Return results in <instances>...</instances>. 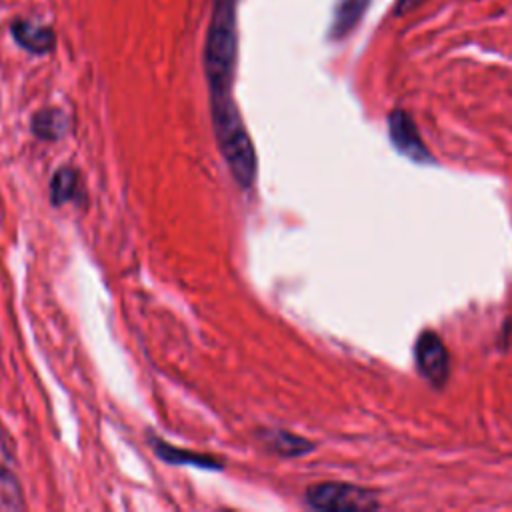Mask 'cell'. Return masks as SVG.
Here are the masks:
<instances>
[{
  "instance_id": "4",
  "label": "cell",
  "mask_w": 512,
  "mask_h": 512,
  "mask_svg": "<svg viewBox=\"0 0 512 512\" xmlns=\"http://www.w3.org/2000/svg\"><path fill=\"white\" fill-rule=\"evenodd\" d=\"M390 136H392V142L396 144V148L410 156L412 160H426L430 154L428 150L424 148V142L420 140V134L412 122V118L404 112V110H394L390 114Z\"/></svg>"
},
{
  "instance_id": "7",
  "label": "cell",
  "mask_w": 512,
  "mask_h": 512,
  "mask_svg": "<svg viewBox=\"0 0 512 512\" xmlns=\"http://www.w3.org/2000/svg\"><path fill=\"white\" fill-rule=\"evenodd\" d=\"M150 444L154 446V452L170 462V464H190V466H198V468H206V470H220L222 468V462L212 458V456H204V454H194V452H188V450H182V448H176L172 444H166L162 442L160 438H152Z\"/></svg>"
},
{
  "instance_id": "9",
  "label": "cell",
  "mask_w": 512,
  "mask_h": 512,
  "mask_svg": "<svg viewBox=\"0 0 512 512\" xmlns=\"http://www.w3.org/2000/svg\"><path fill=\"white\" fill-rule=\"evenodd\" d=\"M264 440L270 446V450L278 452L280 456H300V454L312 450V444L308 440L294 436L290 432H284V430L266 432Z\"/></svg>"
},
{
  "instance_id": "2",
  "label": "cell",
  "mask_w": 512,
  "mask_h": 512,
  "mask_svg": "<svg viewBox=\"0 0 512 512\" xmlns=\"http://www.w3.org/2000/svg\"><path fill=\"white\" fill-rule=\"evenodd\" d=\"M306 500L318 510H374L378 506L376 496L364 488L350 484H316L308 490Z\"/></svg>"
},
{
  "instance_id": "6",
  "label": "cell",
  "mask_w": 512,
  "mask_h": 512,
  "mask_svg": "<svg viewBox=\"0 0 512 512\" xmlns=\"http://www.w3.org/2000/svg\"><path fill=\"white\" fill-rule=\"evenodd\" d=\"M372 0H336L332 24H330V38L342 40L348 36L366 14V8Z\"/></svg>"
},
{
  "instance_id": "11",
  "label": "cell",
  "mask_w": 512,
  "mask_h": 512,
  "mask_svg": "<svg viewBox=\"0 0 512 512\" xmlns=\"http://www.w3.org/2000/svg\"><path fill=\"white\" fill-rule=\"evenodd\" d=\"M422 2H426V0H398L394 4V14H406L410 10H416Z\"/></svg>"
},
{
  "instance_id": "1",
  "label": "cell",
  "mask_w": 512,
  "mask_h": 512,
  "mask_svg": "<svg viewBox=\"0 0 512 512\" xmlns=\"http://www.w3.org/2000/svg\"><path fill=\"white\" fill-rule=\"evenodd\" d=\"M238 56L236 0H216L212 22L204 44V74L210 92L212 124L242 118L232 96L234 70Z\"/></svg>"
},
{
  "instance_id": "10",
  "label": "cell",
  "mask_w": 512,
  "mask_h": 512,
  "mask_svg": "<svg viewBox=\"0 0 512 512\" xmlns=\"http://www.w3.org/2000/svg\"><path fill=\"white\" fill-rule=\"evenodd\" d=\"M76 186H78V174L74 168L70 166H62L54 172L52 182H50V196H52V204H64L68 200H72V196L76 194Z\"/></svg>"
},
{
  "instance_id": "3",
  "label": "cell",
  "mask_w": 512,
  "mask_h": 512,
  "mask_svg": "<svg viewBox=\"0 0 512 512\" xmlns=\"http://www.w3.org/2000/svg\"><path fill=\"white\" fill-rule=\"evenodd\" d=\"M416 362L420 372L436 386L444 384L450 370V358L442 344V340L432 334L424 332L416 342Z\"/></svg>"
},
{
  "instance_id": "8",
  "label": "cell",
  "mask_w": 512,
  "mask_h": 512,
  "mask_svg": "<svg viewBox=\"0 0 512 512\" xmlns=\"http://www.w3.org/2000/svg\"><path fill=\"white\" fill-rule=\"evenodd\" d=\"M70 118L58 108H46L34 114L32 132L42 140H58L68 132Z\"/></svg>"
},
{
  "instance_id": "5",
  "label": "cell",
  "mask_w": 512,
  "mask_h": 512,
  "mask_svg": "<svg viewBox=\"0 0 512 512\" xmlns=\"http://www.w3.org/2000/svg\"><path fill=\"white\" fill-rule=\"evenodd\" d=\"M10 32L14 40L32 54H46L56 44V36L52 28L34 24L30 20H14L10 26Z\"/></svg>"
}]
</instances>
